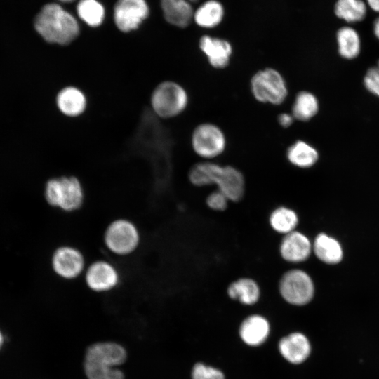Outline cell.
I'll list each match as a JSON object with an SVG mask.
<instances>
[{
    "instance_id": "obj_28",
    "label": "cell",
    "mask_w": 379,
    "mask_h": 379,
    "mask_svg": "<svg viewBox=\"0 0 379 379\" xmlns=\"http://www.w3.org/2000/svg\"><path fill=\"white\" fill-rule=\"evenodd\" d=\"M192 376V379H225L222 371L201 363L194 366Z\"/></svg>"
},
{
    "instance_id": "obj_1",
    "label": "cell",
    "mask_w": 379,
    "mask_h": 379,
    "mask_svg": "<svg viewBox=\"0 0 379 379\" xmlns=\"http://www.w3.org/2000/svg\"><path fill=\"white\" fill-rule=\"evenodd\" d=\"M190 182L196 187L215 185L230 201L238 202L245 192V179L236 167L222 166L211 161L194 164L188 173Z\"/></svg>"
},
{
    "instance_id": "obj_4",
    "label": "cell",
    "mask_w": 379,
    "mask_h": 379,
    "mask_svg": "<svg viewBox=\"0 0 379 379\" xmlns=\"http://www.w3.org/2000/svg\"><path fill=\"white\" fill-rule=\"evenodd\" d=\"M250 91L260 103L279 106L288 95V86L283 74L273 67L256 71L249 81Z\"/></svg>"
},
{
    "instance_id": "obj_7",
    "label": "cell",
    "mask_w": 379,
    "mask_h": 379,
    "mask_svg": "<svg viewBox=\"0 0 379 379\" xmlns=\"http://www.w3.org/2000/svg\"><path fill=\"white\" fill-rule=\"evenodd\" d=\"M106 248L117 256H128L134 253L140 243L138 227L126 218H117L106 227L104 237Z\"/></svg>"
},
{
    "instance_id": "obj_12",
    "label": "cell",
    "mask_w": 379,
    "mask_h": 379,
    "mask_svg": "<svg viewBox=\"0 0 379 379\" xmlns=\"http://www.w3.org/2000/svg\"><path fill=\"white\" fill-rule=\"evenodd\" d=\"M148 14L145 0H118L114 9L115 24L124 32L136 29Z\"/></svg>"
},
{
    "instance_id": "obj_33",
    "label": "cell",
    "mask_w": 379,
    "mask_h": 379,
    "mask_svg": "<svg viewBox=\"0 0 379 379\" xmlns=\"http://www.w3.org/2000/svg\"><path fill=\"white\" fill-rule=\"evenodd\" d=\"M373 33L379 39V17H378L373 22Z\"/></svg>"
},
{
    "instance_id": "obj_15",
    "label": "cell",
    "mask_w": 379,
    "mask_h": 379,
    "mask_svg": "<svg viewBox=\"0 0 379 379\" xmlns=\"http://www.w3.org/2000/svg\"><path fill=\"white\" fill-rule=\"evenodd\" d=\"M59 111L68 117L82 115L87 109L88 99L85 93L74 86H67L61 88L55 98Z\"/></svg>"
},
{
    "instance_id": "obj_20",
    "label": "cell",
    "mask_w": 379,
    "mask_h": 379,
    "mask_svg": "<svg viewBox=\"0 0 379 379\" xmlns=\"http://www.w3.org/2000/svg\"><path fill=\"white\" fill-rule=\"evenodd\" d=\"M228 296L246 305L255 304L260 296L258 283L251 278L244 277L232 282L227 287Z\"/></svg>"
},
{
    "instance_id": "obj_11",
    "label": "cell",
    "mask_w": 379,
    "mask_h": 379,
    "mask_svg": "<svg viewBox=\"0 0 379 379\" xmlns=\"http://www.w3.org/2000/svg\"><path fill=\"white\" fill-rule=\"evenodd\" d=\"M86 286L96 293H105L114 289L120 281L119 272L112 263L98 260L86 267L84 273Z\"/></svg>"
},
{
    "instance_id": "obj_17",
    "label": "cell",
    "mask_w": 379,
    "mask_h": 379,
    "mask_svg": "<svg viewBox=\"0 0 379 379\" xmlns=\"http://www.w3.org/2000/svg\"><path fill=\"white\" fill-rule=\"evenodd\" d=\"M270 333L268 321L262 316L253 314L246 318L241 323L239 334L242 340L251 346L263 343Z\"/></svg>"
},
{
    "instance_id": "obj_21",
    "label": "cell",
    "mask_w": 379,
    "mask_h": 379,
    "mask_svg": "<svg viewBox=\"0 0 379 379\" xmlns=\"http://www.w3.org/2000/svg\"><path fill=\"white\" fill-rule=\"evenodd\" d=\"M312 251L317 258L327 264H336L343 258V250L339 242L324 233L316 237Z\"/></svg>"
},
{
    "instance_id": "obj_24",
    "label": "cell",
    "mask_w": 379,
    "mask_h": 379,
    "mask_svg": "<svg viewBox=\"0 0 379 379\" xmlns=\"http://www.w3.org/2000/svg\"><path fill=\"white\" fill-rule=\"evenodd\" d=\"M334 12L338 18L347 22H357L366 17L367 4L362 0H337Z\"/></svg>"
},
{
    "instance_id": "obj_6",
    "label": "cell",
    "mask_w": 379,
    "mask_h": 379,
    "mask_svg": "<svg viewBox=\"0 0 379 379\" xmlns=\"http://www.w3.org/2000/svg\"><path fill=\"white\" fill-rule=\"evenodd\" d=\"M44 195L49 205L67 213L79 210L84 201L83 185L79 178L72 175L48 180Z\"/></svg>"
},
{
    "instance_id": "obj_25",
    "label": "cell",
    "mask_w": 379,
    "mask_h": 379,
    "mask_svg": "<svg viewBox=\"0 0 379 379\" xmlns=\"http://www.w3.org/2000/svg\"><path fill=\"white\" fill-rule=\"evenodd\" d=\"M269 222L275 232L285 235L295 230L298 223V217L293 210L279 206L271 213Z\"/></svg>"
},
{
    "instance_id": "obj_31",
    "label": "cell",
    "mask_w": 379,
    "mask_h": 379,
    "mask_svg": "<svg viewBox=\"0 0 379 379\" xmlns=\"http://www.w3.org/2000/svg\"><path fill=\"white\" fill-rule=\"evenodd\" d=\"M294 121L295 119L293 118L291 113L282 112L279 114L277 116V123L281 127L284 128H288L291 126Z\"/></svg>"
},
{
    "instance_id": "obj_13",
    "label": "cell",
    "mask_w": 379,
    "mask_h": 379,
    "mask_svg": "<svg viewBox=\"0 0 379 379\" xmlns=\"http://www.w3.org/2000/svg\"><path fill=\"white\" fill-rule=\"evenodd\" d=\"M199 46L211 67L224 69L230 65L233 50L228 41L204 35L199 39Z\"/></svg>"
},
{
    "instance_id": "obj_35",
    "label": "cell",
    "mask_w": 379,
    "mask_h": 379,
    "mask_svg": "<svg viewBox=\"0 0 379 379\" xmlns=\"http://www.w3.org/2000/svg\"><path fill=\"white\" fill-rule=\"evenodd\" d=\"M60 1H63V2H71V1H73L74 0H60Z\"/></svg>"
},
{
    "instance_id": "obj_8",
    "label": "cell",
    "mask_w": 379,
    "mask_h": 379,
    "mask_svg": "<svg viewBox=\"0 0 379 379\" xmlns=\"http://www.w3.org/2000/svg\"><path fill=\"white\" fill-rule=\"evenodd\" d=\"M190 144L193 152L207 161L222 154L227 145L223 130L212 122H203L194 127Z\"/></svg>"
},
{
    "instance_id": "obj_26",
    "label": "cell",
    "mask_w": 379,
    "mask_h": 379,
    "mask_svg": "<svg viewBox=\"0 0 379 379\" xmlns=\"http://www.w3.org/2000/svg\"><path fill=\"white\" fill-rule=\"evenodd\" d=\"M223 8L216 1L211 0L202 4L194 13L196 23L204 28H212L221 22L223 17Z\"/></svg>"
},
{
    "instance_id": "obj_18",
    "label": "cell",
    "mask_w": 379,
    "mask_h": 379,
    "mask_svg": "<svg viewBox=\"0 0 379 379\" xmlns=\"http://www.w3.org/2000/svg\"><path fill=\"white\" fill-rule=\"evenodd\" d=\"M198 0H161V6L166 21L170 24L184 28L187 27L194 12L191 4Z\"/></svg>"
},
{
    "instance_id": "obj_5",
    "label": "cell",
    "mask_w": 379,
    "mask_h": 379,
    "mask_svg": "<svg viewBox=\"0 0 379 379\" xmlns=\"http://www.w3.org/2000/svg\"><path fill=\"white\" fill-rule=\"evenodd\" d=\"M190 96L185 88L174 81L159 83L152 92L150 105L153 112L162 119H171L188 107Z\"/></svg>"
},
{
    "instance_id": "obj_14",
    "label": "cell",
    "mask_w": 379,
    "mask_h": 379,
    "mask_svg": "<svg viewBox=\"0 0 379 379\" xmlns=\"http://www.w3.org/2000/svg\"><path fill=\"white\" fill-rule=\"evenodd\" d=\"M312 251V244L302 233L294 230L284 235L280 246L281 258L289 262H300L307 259Z\"/></svg>"
},
{
    "instance_id": "obj_34",
    "label": "cell",
    "mask_w": 379,
    "mask_h": 379,
    "mask_svg": "<svg viewBox=\"0 0 379 379\" xmlns=\"http://www.w3.org/2000/svg\"><path fill=\"white\" fill-rule=\"evenodd\" d=\"M3 343H4V337L1 332L0 331V348L3 345Z\"/></svg>"
},
{
    "instance_id": "obj_19",
    "label": "cell",
    "mask_w": 379,
    "mask_h": 379,
    "mask_svg": "<svg viewBox=\"0 0 379 379\" xmlns=\"http://www.w3.org/2000/svg\"><path fill=\"white\" fill-rule=\"evenodd\" d=\"M286 157L293 166L307 168L317 163L319 153L316 148L307 142L298 140L287 147Z\"/></svg>"
},
{
    "instance_id": "obj_29",
    "label": "cell",
    "mask_w": 379,
    "mask_h": 379,
    "mask_svg": "<svg viewBox=\"0 0 379 379\" xmlns=\"http://www.w3.org/2000/svg\"><path fill=\"white\" fill-rule=\"evenodd\" d=\"M364 84L368 91L379 97V61L376 66L368 69Z\"/></svg>"
},
{
    "instance_id": "obj_22",
    "label": "cell",
    "mask_w": 379,
    "mask_h": 379,
    "mask_svg": "<svg viewBox=\"0 0 379 379\" xmlns=\"http://www.w3.org/2000/svg\"><path fill=\"white\" fill-rule=\"evenodd\" d=\"M319 108L317 98L311 92L301 91L295 97L291 113L295 120L307 121L317 114Z\"/></svg>"
},
{
    "instance_id": "obj_23",
    "label": "cell",
    "mask_w": 379,
    "mask_h": 379,
    "mask_svg": "<svg viewBox=\"0 0 379 379\" xmlns=\"http://www.w3.org/2000/svg\"><path fill=\"white\" fill-rule=\"evenodd\" d=\"M339 54L345 59L355 58L360 53L361 40L358 32L350 26L340 28L336 34Z\"/></svg>"
},
{
    "instance_id": "obj_3",
    "label": "cell",
    "mask_w": 379,
    "mask_h": 379,
    "mask_svg": "<svg viewBox=\"0 0 379 379\" xmlns=\"http://www.w3.org/2000/svg\"><path fill=\"white\" fill-rule=\"evenodd\" d=\"M126 351L113 342L97 343L87 350L84 371L88 379H124V373L117 366L126 359Z\"/></svg>"
},
{
    "instance_id": "obj_16",
    "label": "cell",
    "mask_w": 379,
    "mask_h": 379,
    "mask_svg": "<svg viewBox=\"0 0 379 379\" xmlns=\"http://www.w3.org/2000/svg\"><path fill=\"white\" fill-rule=\"evenodd\" d=\"M279 350L288 361L298 364L307 359L311 352V346L305 335L293 333L280 340Z\"/></svg>"
},
{
    "instance_id": "obj_2",
    "label": "cell",
    "mask_w": 379,
    "mask_h": 379,
    "mask_svg": "<svg viewBox=\"0 0 379 379\" xmlns=\"http://www.w3.org/2000/svg\"><path fill=\"white\" fill-rule=\"evenodd\" d=\"M34 27L45 41L62 46L69 44L79 34L75 18L56 4H48L41 8Z\"/></svg>"
},
{
    "instance_id": "obj_9",
    "label": "cell",
    "mask_w": 379,
    "mask_h": 379,
    "mask_svg": "<svg viewBox=\"0 0 379 379\" xmlns=\"http://www.w3.org/2000/svg\"><path fill=\"white\" fill-rule=\"evenodd\" d=\"M279 291L283 299L293 305H305L314 295V287L309 274L294 269L286 272L279 283Z\"/></svg>"
},
{
    "instance_id": "obj_30",
    "label": "cell",
    "mask_w": 379,
    "mask_h": 379,
    "mask_svg": "<svg viewBox=\"0 0 379 379\" xmlns=\"http://www.w3.org/2000/svg\"><path fill=\"white\" fill-rule=\"evenodd\" d=\"M230 200L220 191H214L207 197L206 202L207 206L213 211H222L227 207Z\"/></svg>"
},
{
    "instance_id": "obj_32",
    "label": "cell",
    "mask_w": 379,
    "mask_h": 379,
    "mask_svg": "<svg viewBox=\"0 0 379 379\" xmlns=\"http://www.w3.org/2000/svg\"><path fill=\"white\" fill-rule=\"evenodd\" d=\"M366 4L371 10L379 13V0H366Z\"/></svg>"
},
{
    "instance_id": "obj_10",
    "label": "cell",
    "mask_w": 379,
    "mask_h": 379,
    "mask_svg": "<svg viewBox=\"0 0 379 379\" xmlns=\"http://www.w3.org/2000/svg\"><path fill=\"white\" fill-rule=\"evenodd\" d=\"M51 266L58 277L69 281L77 279L86 268L82 252L70 245L61 246L55 249L52 255Z\"/></svg>"
},
{
    "instance_id": "obj_27",
    "label": "cell",
    "mask_w": 379,
    "mask_h": 379,
    "mask_svg": "<svg viewBox=\"0 0 379 379\" xmlns=\"http://www.w3.org/2000/svg\"><path fill=\"white\" fill-rule=\"evenodd\" d=\"M79 18L91 27H98L103 21L105 10L96 0H80L77 4Z\"/></svg>"
}]
</instances>
